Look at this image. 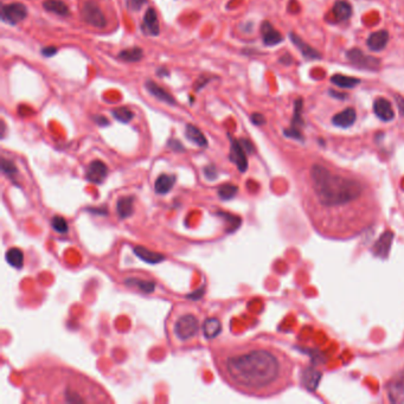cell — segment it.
Wrapping results in <instances>:
<instances>
[{"instance_id":"cell-19","label":"cell","mask_w":404,"mask_h":404,"mask_svg":"<svg viewBox=\"0 0 404 404\" xmlns=\"http://www.w3.org/2000/svg\"><path fill=\"white\" fill-rule=\"evenodd\" d=\"M185 136L191 141V143H193L194 145L199 146V147H207V146H208L207 138L204 137L203 132H201L199 128H197L196 126L190 125V123H189V125H186Z\"/></svg>"},{"instance_id":"cell-25","label":"cell","mask_w":404,"mask_h":404,"mask_svg":"<svg viewBox=\"0 0 404 404\" xmlns=\"http://www.w3.org/2000/svg\"><path fill=\"white\" fill-rule=\"evenodd\" d=\"M302 108H304V101L301 97L295 100L294 102V115L291 119V128L300 129V127L304 125V120H302Z\"/></svg>"},{"instance_id":"cell-2","label":"cell","mask_w":404,"mask_h":404,"mask_svg":"<svg viewBox=\"0 0 404 404\" xmlns=\"http://www.w3.org/2000/svg\"><path fill=\"white\" fill-rule=\"evenodd\" d=\"M214 359L220 377L244 395L271 397L293 383V361L273 346L249 343L220 347Z\"/></svg>"},{"instance_id":"cell-21","label":"cell","mask_w":404,"mask_h":404,"mask_svg":"<svg viewBox=\"0 0 404 404\" xmlns=\"http://www.w3.org/2000/svg\"><path fill=\"white\" fill-rule=\"evenodd\" d=\"M331 82L336 87L344 88V89H351L354 88L356 85L361 83V80L352 76H346V75L335 74L331 77Z\"/></svg>"},{"instance_id":"cell-7","label":"cell","mask_w":404,"mask_h":404,"mask_svg":"<svg viewBox=\"0 0 404 404\" xmlns=\"http://www.w3.org/2000/svg\"><path fill=\"white\" fill-rule=\"evenodd\" d=\"M346 57L353 65L359 66L361 69L375 70L378 69V66L380 65V61L378 58L365 55L364 52L358 48H352L351 50L347 51Z\"/></svg>"},{"instance_id":"cell-36","label":"cell","mask_w":404,"mask_h":404,"mask_svg":"<svg viewBox=\"0 0 404 404\" xmlns=\"http://www.w3.org/2000/svg\"><path fill=\"white\" fill-rule=\"evenodd\" d=\"M285 136L286 137H289V138H293V139H297V140H302V134L300 132V129H295V128H288L285 130Z\"/></svg>"},{"instance_id":"cell-22","label":"cell","mask_w":404,"mask_h":404,"mask_svg":"<svg viewBox=\"0 0 404 404\" xmlns=\"http://www.w3.org/2000/svg\"><path fill=\"white\" fill-rule=\"evenodd\" d=\"M203 333L208 339H214L220 333L222 330V324L217 318H210L207 319L203 324Z\"/></svg>"},{"instance_id":"cell-9","label":"cell","mask_w":404,"mask_h":404,"mask_svg":"<svg viewBox=\"0 0 404 404\" xmlns=\"http://www.w3.org/2000/svg\"><path fill=\"white\" fill-rule=\"evenodd\" d=\"M373 113L377 118L384 122H389L395 118V111L392 109V104L384 97H377L373 101Z\"/></svg>"},{"instance_id":"cell-24","label":"cell","mask_w":404,"mask_h":404,"mask_svg":"<svg viewBox=\"0 0 404 404\" xmlns=\"http://www.w3.org/2000/svg\"><path fill=\"white\" fill-rule=\"evenodd\" d=\"M134 252H136L137 255L139 256L141 260L147 262V263H158V262L165 259V257L160 255V254L151 252V250L146 249L144 246H136V248H134Z\"/></svg>"},{"instance_id":"cell-13","label":"cell","mask_w":404,"mask_h":404,"mask_svg":"<svg viewBox=\"0 0 404 404\" xmlns=\"http://www.w3.org/2000/svg\"><path fill=\"white\" fill-rule=\"evenodd\" d=\"M145 87L147 89V92L149 94L153 95L156 100L162 101V102L168 104V106H174L175 100L174 97L172 96L170 93H168L166 89H164L163 87H160L158 83H155L154 81L149 80L145 83Z\"/></svg>"},{"instance_id":"cell-4","label":"cell","mask_w":404,"mask_h":404,"mask_svg":"<svg viewBox=\"0 0 404 404\" xmlns=\"http://www.w3.org/2000/svg\"><path fill=\"white\" fill-rule=\"evenodd\" d=\"M200 330V318L197 309H174L170 318L171 336L175 343L185 345L196 338Z\"/></svg>"},{"instance_id":"cell-45","label":"cell","mask_w":404,"mask_h":404,"mask_svg":"<svg viewBox=\"0 0 404 404\" xmlns=\"http://www.w3.org/2000/svg\"><path fill=\"white\" fill-rule=\"evenodd\" d=\"M330 94L333 95V97H338V99H345V95L339 94V93H334L333 91H330Z\"/></svg>"},{"instance_id":"cell-3","label":"cell","mask_w":404,"mask_h":404,"mask_svg":"<svg viewBox=\"0 0 404 404\" xmlns=\"http://www.w3.org/2000/svg\"><path fill=\"white\" fill-rule=\"evenodd\" d=\"M30 401L49 403L111 402L106 390L83 373L68 368H40L25 378Z\"/></svg>"},{"instance_id":"cell-29","label":"cell","mask_w":404,"mask_h":404,"mask_svg":"<svg viewBox=\"0 0 404 404\" xmlns=\"http://www.w3.org/2000/svg\"><path fill=\"white\" fill-rule=\"evenodd\" d=\"M389 397L392 402H403L404 401V383L395 381L389 387Z\"/></svg>"},{"instance_id":"cell-17","label":"cell","mask_w":404,"mask_h":404,"mask_svg":"<svg viewBox=\"0 0 404 404\" xmlns=\"http://www.w3.org/2000/svg\"><path fill=\"white\" fill-rule=\"evenodd\" d=\"M332 13L336 21H346L352 16V6L346 0H336L332 7Z\"/></svg>"},{"instance_id":"cell-14","label":"cell","mask_w":404,"mask_h":404,"mask_svg":"<svg viewBox=\"0 0 404 404\" xmlns=\"http://www.w3.org/2000/svg\"><path fill=\"white\" fill-rule=\"evenodd\" d=\"M357 120V113L353 108H346L339 113H336L334 117L332 118V123L335 127H339V128H349L356 122Z\"/></svg>"},{"instance_id":"cell-42","label":"cell","mask_w":404,"mask_h":404,"mask_svg":"<svg viewBox=\"0 0 404 404\" xmlns=\"http://www.w3.org/2000/svg\"><path fill=\"white\" fill-rule=\"evenodd\" d=\"M168 146H170L172 149H174V151H183V149H184L183 145L177 140H170L168 141Z\"/></svg>"},{"instance_id":"cell-26","label":"cell","mask_w":404,"mask_h":404,"mask_svg":"<svg viewBox=\"0 0 404 404\" xmlns=\"http://www.w3.org/2000/svg\"><path fill=\"white\" fill-rule=\"evenodd\" d=\"M118 214L122 218H127L133 212V198L132 197H122L118 200Z\"/></svg>"},{"instance_id":"cell-31","label":"cell","mask_w":404,"mask_h":404,"mask_svg":"<svg viewBox=\"0 0 404 404\" xmlns=\"http://www.w3.org/2000/svg\"><path fill=\"white\" fill-rule=\"evenodd\" d=\"M237 191H238L237 186H235L233 184H223L218 189V196L224 200L231 199V198H234L235 194L237 193Z\"/></svg>"},{"instance_id":"cell-30","label":"cell","mask_w":404,"mask_h":404,"mask_svg":"<svg viewBox=\"0 0 404 404\" xmlns=\"http://www.w3.org/2000/svg\"><path fill=\"white\" fill-rule=\"evenodd\" d=\"M113 117L118 120V121L122 123H128L130 120L133 119L134 114L133 111L129 109L128 107H117L111 110Z\"/></svg>"},{"instance_id":"cell-8","label":"cell","mask_w":404,"mask_h":404,"mask_svg":"<svg viewBox=\"0 0 404 404\" xmlns=\"http://www.w3.org/2000/svg\"><path fill=\"white\" fill-rule=\"evenodd\" d=\"M141 31H143L146 36L156 37L160 33V25L158 20V14H156L155 10L149 7L145 12L144 21L141 24Z\"/></svg>"},{"instance_id":"cell-16","label":"cell","mask_w":404,"mask_h":404,"mask_svg":"<svg viewBox=\"0 0 404 404\" xmlns=\"http://www.w3.org/2000/svg\"><path fill=\"white\" fill-rule=\"evenodd\" d=\"M289 38H290L291 42H293L294 46L297 47L299 50H300L302 55H304V57H306L307 59H320L321 58V55L319 54V52H318L314 48L310 47L309 44L306 43L300 36L295 35L294 32H290Z\"/></svg>"},{"instance_id":"cell-18","label":"cell","mask_w":404,"mask_h":404,"mask_svg":"<svg viewBox=\"0 0 404 404\" xmlns=\"http://www.w3.org/2000/svg\"><path fill=\"white\" fill-rule=\"evenodd\" d=\"M43 7L48 12L57 14L59 17H66L70 14L68 5L62 0H46L43 3Z\"/></svg>"},{"instance_id":"cell-44","label":"cell","mask_w":404,"mask_h":404,"mask_svg":"<svg viewBox=\"0 0 404 404\" xmlns=\"http://www.w3.org/2000/svg\"><path fill=\"white\" fill-rule=\"evenodd\" d=\"M156 75H159V76H162V77H165V76H168V72L165 68H159L158 70H156Z\"/></svg>"},{"instance_id":"cell-6","label":"cell","mask_w":404,"mask_h":404,"mask_svg":"<svg viewBox=\"0 0 404 404\" xmlns=\"http://www.w3.org/2000/svg\"><path fill=\"white\" fill-rule=\"evenodd\" d=\"M28 17V9L24 4H6L2 9V20L9 25H16Z\"/></svg>"},{"instance_id":"cell-5","label":"cell","mask_w":404,"mask_h":404,"mask_svg":"<svg viewBox=\"0 0 404 404\" xmlns=\"http://www.w3.org/2000/svg\"><path fill=\"white\" fill-rule=\"evenodd\" d=\"M81 17L84 23L94 26V28L97 29H102L107 24L106 17H104L102 10L93 0H88V2L83 4L81 10Z\"/></svg>"},{"instance_id":"cell-41","label":"cell","mask_w":404,"mask_h":404,"mask_svg":"<svg viewBox=\"0 0 404 404\" xmlns=\"http://www.w3.org/2000/svg\"><path fill=\"white\" fill-rule=\"evenodd\" d=\"M209 81H210V80H209V78H204V76H200L199 78H198V81L196 82V85H194V87H196V88H194V89H196V91H200V89L203 88Z\"/></svg>"},{"instance_id":"cell-40","label":"cell","mask_w":404,"mask_h":404,"mask_svg":"<svg viewBox=\"0 0 404 404\" xmlns=\"http://www.w3.org/2000/svg\"><path fill=\"white\" fill-rule=\"evenodd\" d=\"M396 104H397L399 113H401L402 117H404V99L402 96H399V95L396 96Z\"/></svg>"},{"instance_id":"cell-43","label":"cell","mask_w":404,"mask_h":404,"mask_svg":"<svg viewBox=\"0 0 404 404\" xmlns=\"http://www.w3.org/2000/svg\"><path fill=\"white\" fill-rule=\"evenodd\" d=\"M279 61L281 62L282 64L289 65V64H291V63H293V58H291V56L289 54H285L283 56H281V57H280Z\"/></svg>"},{"instance_id":"cell-11","label":"cell","mask_w":404,"mask_h":404,"mask_svg":"<svg viewBox=\"0 0 404 404\" xmlns=\"http://www.w3.org/2000/svg\"><path fill=\"white\" fill-rule=\"evenodd\" d=\"M230 160L238 167V170L241 172H244L248 168V160H246L245 149L243 148V146L239 141L234 139H231Z\"/></svg>"},{"instance_id":"cell-37","label":"cell","mask_w":404,"mask_h":404,"mask_svg":"<svg viewBox=\"0 0 404 404\" xmlns=\"http://www.w3.org/2000/svg\"><path fill=\"white\" fill-rule=\"evenodd\" d=\"M250 120H252V122L254 125L256 126H262L265 123V118L263 115L260 114V113H254L252 114V117H250Z\"/></svg>"},{"instance_id":"cell-38","label":"cell","mask_w":404,"mask_h":404,"mask_svg":"<svg viewBox=\"0 0 404 404\" xmlns=\"http://www.w3.org/2000/svg\"><path fill=\"white\" fill-rule=\"evenodd\" d=\"M57 52H58V49L56 47H46V48L42 49V55L44 56V57H48V58L55 56L56 54H57Z\"/></svg>"},{"instance_id":"cell-23","label":"cell","mask_w":404,"mask_h":404,"mask_svg":"<svg viewBox=\"0 0 404 404\" xmlns=\"http://www.w3.org/2000/svg\"><path fill=\"white\" fill-rule=\"evenodd\" d=\"M174 183H175L174 175H168V174L159 175L154 184L155 192L159 194H166L168 191L173 188Z\"/></svg>"},{"instance_id":"cell-33","label":"cell","mask_w":404,"mask_h":404,"mask_svg":"<svg viewBox=\"0 0 404 404\" xmlns=\"http://www.w3.org/2000/svg\"><path fill=\"white\" fill-rule=\"evenodd\" d=\"M52 227H54V229L57 231L59 234H65L68 233V223H66V220L63 218V217H59V216H56L52 218Z\"/></svg>"},{"instance_id":"cell-1","label":"cell","mask_w":404,"mask_h":404,"mask_svg":"<svg viewBox=\"0 0 404 404\" xmlns=\"http://www.w3.org/2000/svg\"><path fill=\"white\" fill-rule=\"evenodd\" d=\"M298 185L310 223L325 237H354L378 219L375 190L356 174L313 163Z\"/></svg>"},{"instance_id":"cell-20","label":"cell","mask_w":404,"mask_h":404,"mask_svg":"<svg viewBox=\"0 0 404 404\" xmlns=\"http://www.w3.org/2000/svg\"><path fill=\"white\" fill-rule=\"evenodd\" d=\"M119 59L127 63H136L140 62L144 57V50L139 47H132L125 49L119 54Z\"/></svg>"},{"instance_id":"cell-32","label":"cell","mask_w":404,"mask_h":404,"mask_svg":"<svg viewBox=\"0 0 404 404\" xmlns=\"http://www.w3.org/2000/svg\"><path fill=\"white\" fill-rule=\"evenodd\" d=\"M126 283L127 285H136V286H139V288L145 293H151L154 289V283L151 282V281H145V280H138L136 278H132V279H127L126 280Z\"/></svg>"},{"instance_id":"cell-27","label":"cell","mask_w":404,"mask_h":404,"mask_svg":"<svg viewBox=\"0 0 404 404\" xmlns=\"http://www.w3.org/2000/svg\"><path fill=\"white\" fill-rule=\"evenodd\" d=\"M6 261L9 262V264H11L14 268H21L23 267V262H24V254L20 249L12 248L7 250Z\"/></svg>"},{"instance_id":"cell-28","label":"cell","mask_w":404,"mask_h":404,"mask_svg":"<svg viewBox=\"0 0 404 404\" xmlns=\"http://www.w3.org/2000/svg\"><path fill=\"white\" fill-rule=\"evenodd\" d=\"M391 238H392L391 233H387L380 237V239L376 243V246H375L376 255L381 256V257H384V255H387L389 249H390V245H391Z\"/></svg>"},{"instance_id":"cell-15","label":"cell","mask_w":404,"mask_h":404,"mask_svg":"<svg viewBox=\"0 0 404 404\" xmlns=\"http://www.w3.org/2000/svg\"><path fill=\"white\" fill-rule=\"evenodd\" d=\"M389 43V32L387 30H378L371 33L366 40V46L371 51H381Z\"/></svg>"},{"instance_id":"cell-10","label":"cell","mask_w":404,"mask_h":404,"mask_svg":"<svg viewBox=\"0 0 404 404\" xmlns=\"http://www.w3.org/2000/svg\"><path fill=\"white\" fill-rule=\"evenodd\" d=\"M107 174L108 167L101 160H94V162H92L87 167V172H85V177H87L88 181L92 183H96V184H101L106 179Z\"/></svg>"},{"instance_id":"cell-12","label":"cell","mask_w":404,"mask_h":404,"mask_svg":"<svg viewBox=\"0 0 404 404\" xmlns=\"http://www.w3.org/2000/svg\"><path fill=\"white\" fill-rule=\"evenodd\" d=\"M261 35L264 46L275 47L283 40V37L269 21H263L261 25Z\"/></svg>"},{"instance_id":"cell-35","label":"cell","mask_w":404,"mask_h":404,"mask_svg":"<svg viewBox=\"0 0 404 404\" xmlns=\"http://www.w3.org/2000/svg\"><path fill=\"white\" fill-rule=\"evenodd\" d=\"M2 167H3V171L6 172L7 174H12V173H16L17 172V168L14 166V164L12 162H10V160H6L4 159L2 160Z\"/></svg>"},{"instance_id":"cell-39","label":"cell","mask_w":404,"mask_h":404,"mask_svg":"<svg viewBox=\"0 0 404 404\" xmlns=\"http://www.w3.org/2000/svg\"><path fill=\"white\" fill-rule=\"evenodd\" d=\"M94 121L97 123V125L102 126V127L109 125V121H108V119L102 117V115H96V117H94Z\"/></svg>"},{"instance_id":"cell-34","label":"cell","mask_w":404,"mask_h":404,"mask_svg":"<svg viewBox=\"0 0 404 404\" xmlns=\"http://www.w3.org/2000/svg\"><path fill=\"white\" fill-rule=\"evenodd\" d=\"M147 3V0H127V5H128L129 10L138 12L143 9V6Z\"/></svg>"}]
</instances>
